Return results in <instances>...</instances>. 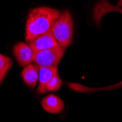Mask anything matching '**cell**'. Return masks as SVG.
Returning a JSON list of instances; mask_svg holds the SVG:
<instances>
[{"mask_svg":"<svg viewBox=\"0 0 122 122\" xmlns=\"http://www.w3.org/2000/svg\"><path fill=\"white\" fill-rule=\"evenodd\" d=\"M62 81L60 78L59 75L56 74L53 75L51 80L48 81L47 86H46V91L47 92H56L59 90L61 86Z\"/></svg>","mask_w":122,"mask_h":122,"instance_id":"obj_11","label":"cell"},{"mask_svg":"<svg viewBox=\"0 0 122 122\" xmlns=\"http://www.w3.org/2000/svg\"><path fill=\"white\" fill-rule=\"evenodd\" d=\"M58 73L57 67H40L39 83L37 89L38 94H44L46 91V86L51 77Z\"/></svg>","mask_w":122,"mask_h":122,"instance_id":"obj_9","label":"cell"},{"mask_svg":"<svg viewBox=\"0 0 122 122\" xmlns=\"http://www.w3.org/2000/svg\"><path fill=\"white\" fill-rule=\"evenodd\" d=\"M60 15L59 10L47 7H40L31 10L26 25V42H31L38 36L50 31Z\"/></svg>","mask_w":122,"mask_h":122,"instance_id":"obj_1","label":"cell"},{"mask_svg":"<svg viewBox=\"0 0 122 122\" xmlns=\"http://www.w3.org/2000/svg\"><path fill=\"white\" fill-rule=\"evenodd\" d=\"M50 32L60 47L65 48L70 45L73 36V20L69 11L65 10L59 15Z\"/></svg>","mask_w":122,"mask_h":122,"instance_id":"obj_2","label":"cell"},{"mask_svg":"<svg viewBox=\"0 0 122 122\" xmlns=\"http://www.w3.org/2000/svg\"><path fill=\"white\" fill-rule=\"evenodd\" d=\"M65 48L60 46L35 52V62L40 67H57L62 59Z\"/></svg>","mask_w":122,"mask_h":122,"instance_id":"obj_3","label":"cell"},{"mask_svg":"<svg viewBox=\"0 0 122 122\" xmlns=\"http://www.w3.org/2000/svg\"><path fill=\"white\" fill-rule=\"evenodd\" d=\"M29 45L35 52L51 49L59 46L57 41L50 31L38 36L33 41L29 42Z\"/></svg>","mask_w":122,"mask_h":122,"instance_id":"obj_6","label":"cell"},{"mask_svg":"<svg viewBox=\"0 0 122 122\" xmlns=\"http://www.w3.org/2000/svg\"><path fill=\"white\" fill-rule=\"evenodd\" d=\"M118 7H121L122 6V0H119V2L118 3Z\"/></svg>","mask_w":122,"mask_h":122,"instance_id":"obj_12","label":"cell"},{"mask_svg":"<svg viewBox=\"0 0 122 122\" xmlns=\"http://www.w3.org/2000/svg\"><path fill=\"white\" fill-rule=\"evenodd\" d=\"M112 12H118L122 13V7L113 5V4L110 3L107 0H99L96 3V5L94 7L93 9V18L95 24L99 26L101 23V20L102 17ZM122 86V81L119 82L118 83L110 86V87H105V89H113V88H118Z\"/></svg>","mask_w":122,"mask_h":122,"instance_id":"obj_4","label":"cell"},{"mask_svg":"<svg viewBox=\"0 0 122 122\" xmlns=\"http://www.w3.org/2000/svg\"><path fill=\"white\" fill-rule=\"evenodd\" d=\"M13 54L20 66H26L35 62V52L30 45L24 42H18L13 48Z\"/></svg>","mask_w":122,"mask_h":122,"instance_id":"obj_5","label":"cell"},{"mask_svg":"<svg viewBox=\"0 0 122 122\" xmlns=\"http://www.w3.org/2000/svg\"><path fill=\"white\" fill-rule=\"evenodd\" d=\"M41 105L45 111L52 114H59L64 108V103L61 99L54 94L44 97L41 101Z\"/></svg>","mask_w":122,"mask_h":122,"instance_id":"obj_7","label":"cell"},{"mask_svg":"<svg viewBox=\"0 0 122 122\" xmlns=\"http://www.w3.org/2000/svg\"><path fill=\"white\" fill-rule=\"evenodd\" d=\"M40 66L37 64L25 66L21 72V77L24 82L31 88H35L39 80Z\"/></svg>","mask_w":122,"mask_h":122,"instance_id":"obj_8","label":"cell"},{"mask_svg":"<svg viewBox=\"0 0 122 122\" xmlns=\"http://www.w3.org/2000/svg\"><path fill=\"white\" fill-rule=\"evenodd\" d=\"M13 65V61L10 57L0 53V85L3 81L7 72Z\"/></svg>","mask_w":122,"mask_h":122,"instance_id":"obj_10","label":"cell"}]
</instances>
